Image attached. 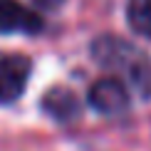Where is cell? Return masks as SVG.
<instances>
[{"label":"cell","mask_w":151,"mask_h":151,"mask_svg":"<svg viewBox=\"0 0 151 151\" xmlns=\"http://www.w3.org/2000/svg\"><path fill=\"white\" fill-rule=\"evenodd\" d=\"M92 57L106 70L122 72L139 97L151 94V60L136 45H129L122 37L106 35L92 45Z\"/></svg>","instance_id":"6da1fadb"},{"label":"cell","mask_w":151,"mask_h":151,"mask_svg":"<svg viewBox=\"0 0 151 151\" xmlns=\"http://www.w3.org/2000/svg\"><path fill=\"white\" fill-rule=\"evenodd\" d=\"M37 5H42V8H60L62 0H35Z\"/></svg>","instance_id":"52a82bcc"},{"label":"cell","mask_w":151,"mask_h":151,"mask_svg":"<svg viewBox=\"0 0 151 151\" xmlns=\"http://www.w3.org/2000/svg\"><path fill=\"white\" fill-rule=\"evenodd\" d=\"M42 30V20L20 0H0V32L5 35H35Z\"/></svg>","instance_id":"277c9868"},{"label":"cell","mask_w":151,"mask_h":151,"mask_svg":"<svg viewBox=\"0 0 151 151\" xmlns=\"http://www.w3.org/2000/svg\"><path fill=\"white\" fill-rule=\"evenodd\" d=\"M30 77L25 55H0V104H12L22 97Z\"/></svg>","instance_id":"7a4b0ae2"},{"label":"cell","mask_w":151,"mask_h":151,"mask_svg":"<svg viewBox=\"0 0 151 151\" xmlns=\"http://www.w3.org/2000/svg\"><path fill=\"white\" fill-rule=\"evenodd\" d=\"M127 17L134 32L151 37V0H129Z\"/></svg>","instance_id":"8992f818"},{"label":"cell","mask_w":151,"mask_h":151,"mask_svg":"<svg viewBox=\"0 0 151 151\" xmlns=\"http://www.w3.org/2000/svg\"><path fill=\"white\" fill-rule=\"evenodd\" d=\"M42 111L50 119L65 124V122H74L79 116L82 106H79V99L72 89H67V87H52L42 97Z\"/></svg>","instance_id":"5b68a950"},{"label":"cell","mask_w":151,"mask_h":151,"mask_svg":"<svg viewBox=\"0 0 151 151\" xmlns=\"http://www.w3.org/2000/svg\"><path fill=\"white\" fill-rule=\"evenodd\" d=\"M89 104L102 114H119L129 106V89L122 79L104 77L89 87Z\"/></svg>","instance_id":"3957f363"}]
</instances>
